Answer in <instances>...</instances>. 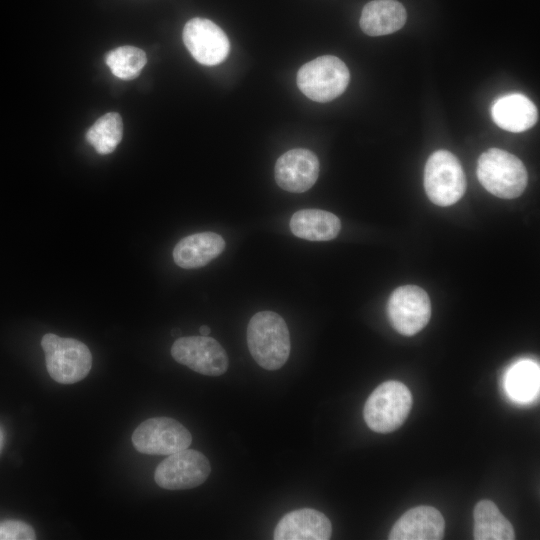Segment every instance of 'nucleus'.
Segmentation results:
<instances>
[{
    "label": "nucleus",
    "instance_id": "nucleus-1",
    "mask_svg": "<svg viewBox=\"0 0 540 540\" xmlns=\"http://www.w3.org/2000/svg\"><path fill=\"white\" fill-rule=\"evenodd\" d=\"M251 356L266 370H277L288 360L291 343L284 319L273 311L257 312L247 326Z\"/></svg>",
    "mask_w": 540,
    "mask_h": 540
},
{
    "label": "nucleus",
    "instance_id": "nucleus-2",
    "mask_svg": "<svg viewBox=\"0 0 540 540\" xmlns=\"http://www.w3.org/2000/svg\"><path fill=\"white\" fill-rule=\"evenodd\" d=\"M477 177L488 192L504 199L519 197L528 181L523 162L515 155L498 148H491L480 155Z\"/></svg>",
    "mask_w": 540,
    "mask_h": 540
},
{
    "label": "nucleus",
    "instance_id": "nucleus-3",
    "mask_svg": "<svg viewBox=\"0 0 540 540\" xmlns=\"http://www.w3.org/2000/svg\"><path fill=\"white\" fill-rule=\"evenodd\" d=\"M41 346L47 371L58 383H76L84 379L92 367L91 352L79 340L47 333L41 339Z\"/></svg>",
    "mask_w": 540,
    "mask_h": 540
},
{
    "label": "nucleus",
    "instance_id": "nucleus-4",
    "mask_svg": "<svg viewBox=\"0 0 540 540\" xmlns=\"http://www.w3.org/2000/svg\"><path fill=\"white\" fill-rule=\"evenodd\" d=\"M412 406V395L401 382L386 381L368 397L364 410L367 426L378 433H389L399 428Z\"/></svg>",
    "mask_w": 540,
    "mask_h": 540
},
{
    "label": "nucleus",
    "instance_id": "nucleus-5",
    "mask_svg": "<svg viewBox=\"0 0 540 540\" xmlns=\"http://www.w3.org/2000/svg\"><path fill=\"white\" fill-rule=\"evenodd\" d=\"M350 73L336 56L325 55L304 64L297 73V86L309 99L329 102L340 96L348 86Z\"/></svg>",
    "mask_w": 540,
    "mask_h": 540
},
{
    "label": "nucleus",
    "instance_id": "nucleus-6",
    "mask_svg": "<svg viewBox=\"0 0 540 540\" xmlns=\"http://www.w3.org/2000/svg\"><path fill=\"white\" fill-rule=\"evenodd\" d=\"M424 188L431 202L450 206L464 195L466 178L457 157L447 150L430 155L424 170Z\"/></svg>",
    "mask_w": 540,
    "mask_h": 540
},
{
    "label": "nucleus",
    "instance_id": "nucleus-7",
    "mask_svg": "<svg viewBox=\"0 0 540 540\" xmlns=\"http://www.w3.org/2000/svg\"><path fill=\"white\" fill-rule=\"evenodd\" d=\"M135 449L148 455H170L186 449L192 442L188 429L169 417L149 418L132 434Z\"/></svg>",
    "mask_w": 540,
    "mask_h": 540
},
{
    "label": "nucleus",
    "instance_id": "nucleus-8",
    "mask_svg": "<svg viewBox=\"0 0 540 540\" xmlns=\"http://www.w3.org/2000/svg\"><path fill=\"white\" fill-rule=\"evenodd\" d=\"M211 472L207 457L193 449H183L168 455L154 473L158 486L167 490L195 488L206 481Z\"/></svg>",
    "mask_w": 540,
    "mask_h": 540
},
{
    "label": "nucleus",
    "instance_id": "nucleus-9",
    "mask_svg": "<svg viewBox=\"0 0 540 540\" xmlns=\"http://www.w3.org/2000/svg\"><path fill=\"white\" fill-rule=\"evenodd\" d=\"M387 309L392 326L405 336H412L421 331L431 317L429 296L415 285L395 289L388 300Z\"/></svg>",
    "mask_w": 540,
    "mask_h": 540
},
{
    "label": "nucleus",
    "instance_id": "nucleus-10",
    "mask_svg": "<svg viewBox=\"0 0 540 540\" xmlns=\"http://www.w3.org/2000/svg\"><path fill=\"white\" fill-rule=\"evenodd\" d=\"M171 355L178 363L207 376H220L229 366L224 348L208 336L178 338L171 347Z\"/></svg>",
    "mask_w": 540,
    "mask_h": 540
},
{
    "label": "nucleus",
    "instance_id": "nucleus-11",
    "mask_svg": "<svg viewBox=\"0 0 540 540\" xmlns=\"http://www.w3.org/2000/svg\"><path fill=\"white\" fill-rule=\"evenodd\" d=\"M182 38L192 57L202 65H218L230 51L227 35L209 19L196 17L189 20L183 28Z\"/></svg>",
    "mask_w": 540,
    "mask_h": 540
},
{
    "label": "nucleus",
    "instance_id": "nucleus-12",
    "mask_svg": "<svg viewBox=\"0 0 540 540\" xmlns=\"http://www.w3.org/2000/svg\"><path fill=\"white\" fill-rule=\"evenodd\" d=\"M274 176L283 190L292 193L305 192L315 184L319 176V160L308 149H291L277 159Z\"/></svg>",
    "mask_w": 540,
    "mask_h": 540
},
{
    "label": "nucleus",
    "instance_id": "nucleus-13",
    "mask_svg": "<svg viewBox=\"0 0 540 540\" xmlns=\"http://www.w3.org/2000/svg\"><path fill=\"white\" fill-rule=\"evenodd\" d=\"M445 520L431 506H417L405 512L393 525L390 540H439L443 538Z\"/></svg>",
    "mask_w": 540,
    "mask_h": 540
},
{
    "label": "nucleus",
    "instance_id": "nucleus-14",
    "mask_svg": "<svg viewBox=\"0 0 540 540\" xmlns=\"http://www.w3.org/2000/svg\"><path fill=\"white\" fill-rule=\"evenodd\" d=\"M330 520L320 511L302 508L284 515L276 525L275 540H327L331 537Z\"/></svg>",
    "mask_w": 540,
    "mask_h": 540
},
{
    "label": "nucleus",
    "instance_id": "nucleus-15",
    "mask_svg": "<svg viewBox=\"0 0 540 540\" xmlns=\"http://www.w3.org/2000/svg\"><path fill=\"white\" fill-rule=\"evenodd\" d=\"M224 249L222 236L210 231L199 232L182 238L175 245L173 259L181 268H200L218 257Z\"/></svg>",
    "mask_w": 540,
    "mask_h": 540
},
{
    "label": "nucleus",
    "instance_id": "nucleus-16",
    "mask_svg": "<svg viewBox=\"0 0 540 540\" xmlns=\"http://www.w3.org/2000/svg\"><path fill=\"white\" fill-rule=\"evenodd\" d=\"M491 115L497 126L515 133L530 129L538 120L535 104L520 93L498 98L492 105Z\"/></svg>",
    "mask_w": 540,
    "mask_h": 540
},
{
    "label": "nucleus",
    "instance_id": "nucleus-17",
    "mask_svg": "<svg viewBox=\"0 0 540 540\" xmlns=\"http://www.w3.org/2000/svg\"><path fill=\"white\" fill-rule=\"evenodd\" d=\"M406 19V10L400 2L373 0L363 7L359 24L365 34L381 36L401 29Z\"/></svg>",
    "mask_w": 540,
    "mask_h": 540
},
{
    "label": "nucleus",
    "instance_id": "nucleus-18",
    "mask_svg": "<svg viewBox=\"0 0 540 540\" xmlns=\"http://www.w3.org/2000/svg\"><path fill=\"white\" fill-rule=\"evenodd\" d=\"M289 227L298 238L310 241H328L339 234L341 222L331 212L320 209H302L292 215Z\"/></svg>",
    "mask_w": 540,
    "mask_h": 540
},
{
    "label": "nucleus",
    "instance_id": "nucleus-19",
    "mask_svg": "<svg viewBox=\"0 0 540 540\" xmlns=\"http://www.w3.org/2000/svg\"><path fill=\"white\" fill-rule=\"evenodd\" d=\"M475 540H513L515 533L496 504L490 500L479 501L473 512Z\"/></svg>",
    "mask_w": 540,
    "mask_h": 540
},
{
    "label": "nucleus",
    "instance_id": "nucleus-20",
    "mask_svg": "<svg viewBox=\"0 0 540 540\" xmlns=\"http://www.w3.org/2000/svg\"><path fill=\"white\" fill-rule=\"evenodd\" d=\"M123 136V122L116 112L106 113L87 130L86 140L97 153L106 155L112 153Z\"/></svg>",
    "mask_w": 540,
    "mask_h": 540
},
{
    "label": "nucleus",
    "instance_id": "nucleus-21",
    "mask_svg": "<svg viewBox=\"0 0 540 540\" xmlns=\"http://www.w3.org/2000/svg\"><path fill=\"white\" fill-rule=\"evenodd\" d=\"M505 388L512 399L527 402L536 396L539 389V368L531 361L515 364L505 379Z\"/></svg>",
    "mask_w": 540,
    "mask_h": 540
},
{
    "label": "nucleus",
    "instance_id": "nucleus-22",
    "mask_svg": "<svg viewBox=\"0 0 540 540\" xmlns=\"http://www.w3.org/2000/svg\"><path fill=\"white\" fill-rule=\"evenodd\" d=\"M105 61L114 76L122 80H132L141 73L147 57L143 50L127 45L108 52Z\"/></svg>",
    "mask_w": 540,
    "mask_h": 540
},
{
    "label": "nucleus",
    "instance_id": "nucleus-23",
    "mask_svg": "<svg viewBox=\"0 0 540 540\" xmlns=\"http://www.w3.org/2000/svg\"><path fill=\"white\" fill-rule=\"evenodd\" d=\"M34 529L20 520L0 521V540H34Z\"/></svg>",
    "mask_w": 540,
    "mask_h": 540
},
{
    "label": "nucleus",
    "instance_id": "nucleus-24",
    "mask_svg": "<svg viewBox=\"0 0 540 540\" xmlns=\"http://www.w3.org/2000/svg\"><path fill=\"white\" fill-rule=\"evenodd\" d=\"M199 332L202 336H208L210 334V328L206 325H202L199 328Z\"/></svg>",
    "mask_w": 540,
    "mask_h": 540
},
{
    "label": "nucleus",
    "instance_id": "nucleus-25",
    "mask_svg": "<svg viewBox=\"0 0 540 540\" xmlns=\"http://www.w3.org/2000/svg\"><path fill=\"white\" fill-rule=\"evenodd\" d=\"M3 444H4V432H3V429L0 426V451H1L2 447H3Z\"/></svg>",
    "mask_w": 540,
    "mask_h": 540
}]
</instances>
